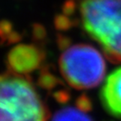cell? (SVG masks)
<instances>
[{
    "label": "cell",
    "mask_w": 121,
    "mask_h": 121,
    "mask_svg": "<svg viewBox=\"0 0 121 121\" xmlns=\"http://www.w3.org/2000/svg\"><path fill=\"white\" fill-rule=\"evenodd\" d=\"M0 86V121L48 120L47 107L29 78L8 71Z\"/></svg>",
    "instance_id": "2"
},
{
    "label": "cell",
    "mask_w": 121,
    "mask_h": 121,
    "mask_svg": "<svg viewBox=\"0 0 121 121\" xmlns=\"http://www.w3.org/2000/svg\"><path fill=\"white\" fill-rule=\"evenodd\" d=\"M100 98L110 114L121 118V67L112 71L107 77L101 89Z\"/></svg>",
    "instance_id": "5"
},
{
    "label": "cell",
    "mask_w": 121,
    "mask_h": 121,
    "mask_svg": "<svg viewBox=\"0 0 121 121\" xmlns=\"http://www.w3.org/2000/svg\"><path fill=\"white\" fill-rule=\"evenodd\" d=\"M64 79L73 88L89 90L98 86L106 74L104 57L95 47L74 44L64 50L59 58Z\"/></svg>",
    "instance_id": "3"
},
{
    "label": "cell",
    "mask_w": 121,
    "mask_h": 121,
    "mask_svg": "<svg viewBox=\"0 0 121 121\" xmlns=\"http://www.w3.org/2000/svg\"><path fill=\"white\" fill-rule=\"evenodd\" d=\"M54 24L57 30H69L74 25V22L72 19H70L69 15L60 14L55 17Z\"/></svg>",
    "instance_id": "8"
},
{
    "label": "cell",
    "mask_w": 121,
    "mask_h": 121,
    "mask_svg": "<svg viewBox=\"0 0 121 121\" xmlns=\"http://www.w3.org/2000/svg\"><path fill=\"white\" fill-rule=\"evenodd\" d=\"M34 35H35V38L36 39H42L44 38L46 33L43 27H41L40 25H35V29H34Z\"/></svg>",
    "instance_id": "9"
},
{
    "label": "cell",
    "mask_w": 121,
    "mask_h": 121,
    "mask_svg": "<svg viewBox=\"0 0 121 121\" xmlns=\"http://www.w3.org/2000/svg\"><path fill=\"white\" fill-rule=\"evenodd\" d=\"M45 59L44 51L37 45L20 44L14 46L7 55L9 71L26 75L37 70Z\"/></svg>",
    "instance_id": "4"
},
{
    "label": "cell",
    "mask_w": 121,
    "mask_h": 121,
    "mask_svg": "<svg viewBox=\"0 0 121 121\" xmlns=\"http://www.w3.org/2000/svg\"><path fill=\"white\" fill-rule=\"evenodd\" d=\"M56 83H58V79L52 74L48 70L44 69L41 73H40V77H39V84L46 89H51L52 87H54L56 85Z\"/></svg>",
    "instance_id": "7"
},
{
    "label": "cell",
    "mask_w": 121,
    "mask_h": 121,
    "mask_svg": "<svg viewBox=\"0 0 121 121\" xmlns=\"http://www.w3.org/2000/svg\"><path fill=\"white\" fill-rule=\"evenodd\" d=\"M92 109L89 97L81 95L76 100V106H68L57 111L52 121H94L88 112Z\"/></svg>",
    "instance_id": "6"
},
{
    "label": "cell",
    "mask_w": 121,
    "mask_h": 121,
    "mask_svg": "<svg viewBox=\"0 0 121 121\" xmlns=\"http://www.w3.org/2000/svg\"><path fill=\"white\" fill-rule=\"evenodd\" d=\"M79 11L86 33L111 62L121 63V0H81Z\"/></svg>",
    "instance_id": "1"
}]
</instances>
